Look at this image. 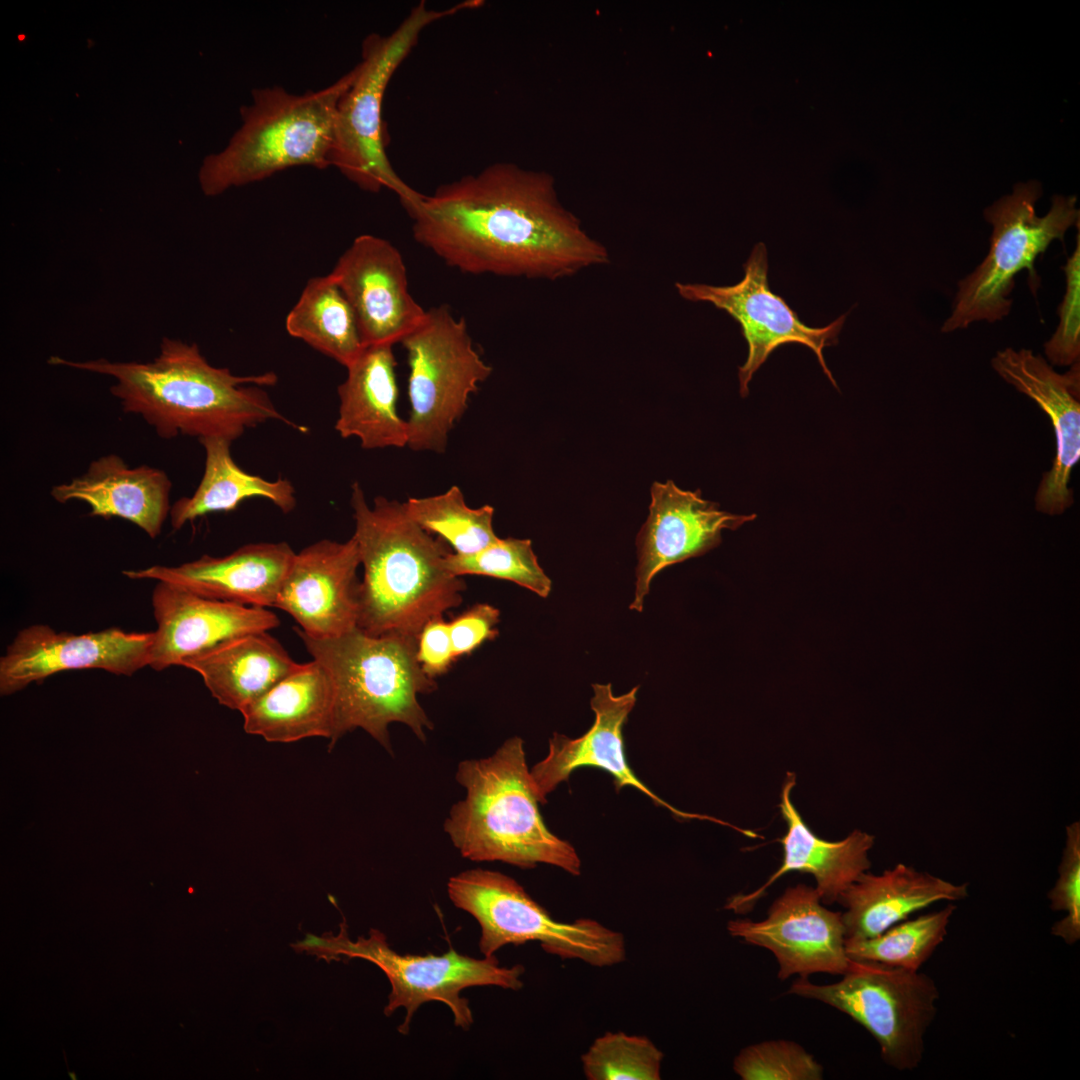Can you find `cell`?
<instances>
[{"label":"cell","instance_id":"cell-1","mask_svg":"<svg viewBox=\"0 0 1080 1080\" xmlns=\"http://www.w3.org/2000/svg\"><path fill=\"white\" fill-rule=\"evenodd\" d=\"M408 214L414 239L467 274L557 280L610 262L561 203L553 177L513 163L441 185Z\"/></svg>","mask_w":1080,"mask_h":1080},{"label":"cell","instance_id":"cell-2","mask_svg":"<svg viewBox=\"0 0 1080 1080\" xmlns=\"http://www.w3.org/2000/svg\"><path fill=\"white\" fill-rule=\"evenodd\" d=\"M48 363L112 377L110 391L123 411L140 415L164 439L187 435L233 442L269 420L306 430L281 414L262 389L276 384L274 372L235 375L211 365L196 343L164 337L150 362L51 356Z\"/></svg>","mask_w":1080,"mask_h":1080},{"label":"cell","instance_id":"cell-3","mask_svg":"<svg viewBox=\"0 0 1080 1080\" xmlns=\"http://www.w3.org/2000/svg\"><path fill=\"white\" fill-rule=\"evenodd\" d=\"M350 505L363 566L357 627L418 638L429 621L463 601L466 585L446 568V543L421 528L404 503L377 496L370 506L358 482Z\"/></svg>","mask_w":1080,"mask_h":1080},{"label":"cell","instance_id":"cell-4","mask_svg":"<svg viewBox=\"0 0 1080 1080\" xmlns=\"http://www.w3.org/2000/svg\"><path fill=\"white\" fill-rule=\"evenodd\" d=\"M455 778L466 796L451 807L444 830L464 858L523 869L548 864L580 874L575 848L550 832L539 812L520 737L508 738L486 758L461 761Z\"/></svg>","mask_w":1080,"mask_h":1080},{"label":"cell","instance_id":"cell-5","mask_svg":"<svg viewBox=\"0 0 1080 1080\" xmlns=\"http://www.w3.org/2000/svg\"><path fill=\"white\" fill-rule=\"evenodd\" d=\"M312 659L328 671L334 688L332 749L346 733L360 728L393 754L389 725L402 723L422 742L433 723L418 695L436 690L417 659L418 638L397 633L373 636L353 630L315 638L294 628Z\"/></svg>","mask_w":1080,"mask_h":1080},{"label":"cell","instance_id":"cell-6","mask_svg":"<svg viewBox=\"0 0 1080 1080\" xmlns=\"http://www.w3.org/2000/svg\"><path fill=\"white\" fill-rule=\"evenodd\" d=\"M354 68L318 91L293 94L280 86L255 89L242 124L220 153L205 159L202 191L215 196L296 166H330L337 105Z\"/></svg>","mask_w":1080,"mask_h":1080},{"label":"cell","instance_id":"cell-7","mask_svg":"<svg viewBox=\"0 0 1080 1080\" xmlns=\"http://www.w3.org/2000/svg\"><path fill=\"white\" fill-rule=\"evenodd\" d=\"M479 5L477 0H468L448 9L433 10L421 2L389 35L373 34L365 39L362 59L354 67V79L337 105L330 166L362 190L393 191L406 211L420 200L422 194L397 175L385 151L382 120L385 90L426 27Z\"/></svg>","mask_w":1080,"mask_h":1080},{"label":"cell","instance_id":"cell-8","mask_svg":"<svg viewBox=\"0 0 1080 1080\" xmlns=\"http://www.w3.org/2000/svg\"><path fill=\"white\" fill-rule=\"evenodd\" d=\"M1042 194L1036 181L1018 183L1013 192L987 207L984 217L992 227L990 248L983 261L958 283L950 316L941 332L965 329L978 321L1002 320L1011 311L1010 294L1015 276L1028 272V285L1036 296L1041 279L1035 261L1055 240L1063 241L1069 228L1079 224L1075 196L1055 195L1045 216L1036 214Z\"/></svg>","mask_w":1080,"mask_h":1080},{"label":"cell","instance_id":"cell-9","mask_svg":"<svg viewBox=\"0 0 1080 1080\" xmlns=\"http://www.w3.org/2000/svg\"><path fill=\"white\" fill-rule=\"evenodd\" d=\"M297 952L329 961L340 956L361 958L377 965L387 976L391 992L384 1014L390 1016L398 1008H404L406 1016L398 1031L406 1035L414 1013L424 1003L439 1001L449 1007L455 1026L467 1030L473 1023L468 999L461 992L473 986H498L519 990L523 986L522 965L502 967L495 956L473 958L454 949L441 955H411L395 952L387 943L385 935L371 929L368 937H358L353 942L347 934L346 923L340 925L338 935L323 936L306 934L303 941L292 944Z\"/></svg>","mask_w":1080,"mask_h":1080},{"label":"cell","instance_id":"cell-10","mask_svg":"<svg viewBox=\"0 0 1080 1080\" xmlns=\"http://www.w3.org/2000/svg\"><path fill=\"white\" fill-rule=\"evenodd\" d=\"M451 902L469 913L481 928L479 950L485 957L508 944L537 941L548 953L604 967L625 960L624 936L603 924L582 918L558 922L506 874L470 869L447 883Z\"/></svg>","mask_w":1080,"mask_h":1080},{"label":"cell","instance_id":"cell-11","mask_svg":"<svg viewBox=\"0 0 1080 1080\" xmlns=\"http://www.w3.org/2000/svg\"><path fill=\"white\" fill-rule=\"evenodd\" d=\"M841 976L831 984L798 977L787 993L848 1015L877 1041L888 1066L898 1071L916 1069L937 1013L940 994L934 980L919 971L854 960Z\"/></svg>","mask_w":1080,"mask_h":1080},{"label":"cell","instance_id":"cell-12","mask_svg":"<svg viewBox=\"0 0 1080 1080\" xmlns=\"http://www.w3.org/2000/svg\"><path fill=\"white\" fill-rule=\"evenodd\" d=\"M401 343L409 366L407 447L442 453L470 395L492 368L474 348L465 319L456 318L447 305L427 309Z\"/></svg>","mask_w":1080,"mask_h":1080},{"label":"cell","instance_id":"cell-13","mask_svg":"<svg viewBox=\"0 0 1080 1080\" xmlns=\"http://www.w3.org/2000/svg\"><path fill=\"white\" fill-rule=\"evenodd\" d=\"M743 268L742 280L730 286L675 284L682 298L692 302H709L728 313L740 325L748 344L746 362L738 369L741 396L748 395V384L752 376L769 355L786 343H799L809 347L815 353L823 372L837 387L826 365L823 349L837 344L846 314L824 327L804 324L786 301L771 291L768 282L767 250L763 243L754 246Z\"/></svg>","mask_w":1080,"mask_h":1080},{"label":"cell","instance_id":"cell-14","mask_svg":"<svg viewBox=\"0 0 1080 1080\" xmlns=\"http://www.w3.org/2000/svg\"><path fill=\"white\" fill-rule=\"evenodd\" d=\"M727 930L732 937L771 951L781 981L792 975H842L851 962L841 912L826 908L815 887L805 884L788 887L771 904L765 919H734L727 923Z\"/></svg>","mask_w":1080,"mask_h":1080},{"label":"cell","instance_id":"cell-15","mask_svg":"<svg viewBox=\"0 0 1080 1080\" xmlns=\"http://www.w3.org/2000/svg\"><path fill=\"white\" fill-rule=\"evenodd\" d=\"M154 632L109 628L74 634L45 624L19 631L0 658V693L14 694L34 682L74 669H101L131 676L149 666Z\"/></svg>","mask_w":1080,"mask_h":1080},{"label":"cell","instance_id":"cell-16","mask_svg":"<svg viewBox=\"0 0 1080 1080\" xmlns=\"http://www.w3.org/2000/svg\"><path fill=\"white\" fill-rule=\"evenodd\" d=\"M329 274L354 311L365 347L401 343L425 317L409 291L402 255L386 239L356 237Z\"/></svg>","mask_w":1080,"mask_h":1080},{"label":"cell","instance_id":"cell-17","mask_svg":"<svg viewBox=\"0 0 1080 1080\" xmlns=\"http://www.w3.org/2000/svg\"><path fill=\"white\" fill-rule=\"evenodd\" d=\"M992 368L1017 391L1032 399L1049 417L1056 439V456L1035 495L1037 511L1062 514L1074 503L1069 481L1080 458L1079 361L1059 374L1029 349L1006 348L991 360Z\"/></svg>","mask_w":1080,"mask_h":1080},{"label":"cell","instance_id":"cell-18","mask_svg":"<svg viewBox=\"0 0 1080 1080\" xmlns=\"http://www.w3.org/2000/svg\"><path fill=\"white\" fill-rule=\"evenodd\" d=\"M755 518L720 510L717 503L703 499L699 489L682 490L672 480L654 482L649 515L636 538V589L630 609L642 611L650 583L661 570L705 554L721 543L723 530Z\"/></svg>","mask_w":1080,"mask_h":1080},{"label":"cell","instance_id":"cell-19","mask_svg":"<svg viewBox=\"0 0 1080 1080\" xmlns=\"http://www.w3.org/2000/svg\"><path fill=\"white\" fill-rule=\"evenodd\" d=\"M360 565L353 536L345 542H315L295 554L274 607L294 618L308 636L343 635L358 625Z\"/></svg>","mask_w":1080,"mask_h":1080},{"label":"cell","instance_id":"cell-20","mask_svg":"<svg viewBox=\"0 0 1080 1080\" xmlns=\"http://www.w3.org/2000/svg\"><path fill=\"white\" fill-rule=\"evenodd\" d=\"M152 606L157 629L149 666L156 671L181 666L184 659L230 638L280 624L266 608L206 598L162 581L153 589Z\"/></svg>","mask_w":1080,"mask_h":1080},{"label":"cell","instance_id":"cell-21","mask_svg":"<svg viewBox=\"0 0 1080 1080\" xmlns=\"http://www.w3.org/2000/svg\"><path fill=\"white\" fill-rule=\"evenodd\" d=\"M592 687L591 709L595 713V722L591 728L576 739L554 733L549 739L548 754L530 769L540 803H546L547 795L567 780L574 770L592 766L610 773L617 789L634 787L679 817L705 818L679 811L663 801L640 781L628 765L622 729L636 703L638 687L620 696L613 694L610 683L593 684Z\"/></svg>","mask_w":1080,"mask_h":1080},{"label":"cell","instance_id":"cell-22","mask_svg":"<svg viewBox=\"0 0 1080 1080\" xmlns=\"http://www.w3.org/2000/svg\"><path fill=\"white\" fill-rule=\"evenodd\" d=\"M295 552L286 542L251 543L223 557H202L179 566L125 570L130 579L167 582L200 596L247 606L274 607Z\"/></svg>","mask_w":1080,"mask_h":1080},{"label":"cell","instance_id":"cell-23","mask_svg":"<svg viewBox=\"0 0 1080 1080\" xmlns=\"http://www.w3.org/2000/svg\"><path fill=\"white\" fill-rule=\"evenodd\" d=\"M795 783V773L787 772L779 804L787 824V833L779 840L783 846L781 866L756 890L729 899L726 909L740 914L749 912L775 881L792 871L811 874L821 902L831 905L861 874L869 870V852L874 845V836L858 829L839 841H827L816 836L791 800Z\"/></svg>","mask_w":1080,"mask_h":1080},{"label":"cell","instance_id":"cell-24","mask_svg":"<svg viewBox=\"0 0 1080 1080\" xmlns=\"http://www.w3.org/2000/svg\"><path fill=\"white\" fill-rule=\"evenodd\" d=\"M171 487L163 470L130 468L120 456L107 454L93 460L81 476L53 486L51 496L59 503L82 501L92 516L122 518L156 538L170 513Z\"/></svg>","mask_w":1080,"mask_h":1080},{"label":"cell","instance_id":"cell-25","mask_svg":"<svg viewBox=\"0 0 1080 1080\" xmlns=\"http://www.w3.org/2000/svg\"><path fill=\"white\" fill-rule=\"evenodd\" d=\"M968 897V884H956L898 863L881 874L864 872L839 897L846 940L874 937L910 915L941 901Z\"/></svg>","mask_w":1080,"mask_h":1080},{"label":"cell","instance_id":"cell-26","mask_svg":"<svg viewBox=\"0 0 1080 1080\" xmlns=\"http://www.w3.org/2000/svg\"><path fill=\"white\" fill-rule=\"evenodd\" d=\"M393 346H367L338 387L335 429L356 437L364 449L407 446V423L397 412L398 386Z\"/></svg>","mask_w":1080,"mask_h":1080},{"label":"cell","instance_id":"cell-27","mask_svg":"<svg viewBox=\"0 0 1080 1080\" xmlns=\"http://www.w3.org/2000/svg\"><path fill=\"white\" fill-rule=\"evenodd\" d=\"M335 695L326 668L312 659L278 681L241 711L246 733L268 742L305 738L329 740L334 727Z\"/></svg>","mask_w":1080,"mask_h":1080},{"label":"cell","instance_id":"cell-28","mask_svg":"<svg viewBox=\"0 0 1080 1080\" xmlns=\"http://www.w3.org/2000/svg\"><path fill=\"white\" fill-rule=\"evenodd\" d=\"M267 632L230 638L181 666L197 672L219 704L241 712L299 664Z\"/></svg>","mask_w":1080,"mask_h":1080},{"label":"cell","instance_id":"cell-29","mask_svg":"<svg viewBox=\"0 0 1080 1080\" xmlns=\"http://www.w3.org/2000/svg\"><path fill=\"white\" fill-rule=\"evenodd\" d=\"M205 451V466L201 481L189 497L177 500L170 509L173 529L187 522L216 512H229L249 498L270 500L283 513L296 506V492L288 479L266 480L247 473L233 460L232 441L221 437L200 439Z\"/></svg>","mask_w":1080,"mask_h":1080},{"label":"cell","instance_id":"cell-30","mask_svg":"<svg viewBox=\"0 0 1080 1080\" xmlns=\"http://www.w3.org/2000/svg\"><path fill=\"white\" fill-rule=\"evenodd\" d=\"M285 327L290 336L345 368L365 348L354 311L330 274L308 280Z\"/></svg>","mask_w":1080,"mask_h":1080},{"label":"cell","instance_id":"cell-31","mask_svg":"<svg viewBox=\"0 0 1080 1080\" xmlns=\"http://www.w3.org/2000/svg\"><path fill=\"white\" fill-rule=\"evenodd\" d=\"M956 910L949 903L940 910L905 919L882 933L862 940H846L849 959L919 971L944 941Z\"/></svg>","mask_w":1080,"mask_h":1080},{"label":"cell","instance_id":"cell-32","mask_svg":"<svg viewBox=\"0 0 1080 1080\" xmlns=\"http://www.w3.org/2000/svg\"><path fill=\"white\" fill-rule=\"evenodd\" d=\"M408 515L424 530L436 534L453 553L472 554L496 542L494 508L484 505L469 507L458 486L446 492L403 502Z\"/></svg>","mask_w":1080,"mask_h":1080},{"label":"cell","instance_id":"cell-33","mask_svg":"<svg viewBox=\"0 0 1080 1080\" xmlns=\"http://www.w3.org/2000/svg\"><path fill=\"white\" fill-rule=\"evenodd\" d=\"M445 565L455 576L479 575L508 580L542 598L548 597L552 581L539 565L531 540L499 538L472 554L449 552Z\"/></svg>","mask_w":1080,"mask_h":1080},{"label":"cell","instance_id":"cell-34","mask_svg":"<svg viewBox=\"0 0 1080 1080\" xmlns=\"http://www.w3.org/2000/svg\"><path fill=\"white\" fill-rule=\"evenodd\" d=\"M663 1052L647 1037L607 1032L581 1057L589 1080H659Z\"/></svg>","mask_w":1080,"mask_h":1080},{"label":"cell","instance_id":"cell-35","mask_svg":"<svg viewBox=\"0 0 1080 1080\" xmlns=\"http://www.w3.org/2000/svg\"><path fill=\"white\" fill-rule=\"evenodd\" d=\"M733 1070L742 1080H821L823 1066L797 1042L767 1040L744 1047Z\"/></svg>","mask_w":1080,"mask_h":1080},{"label":"cell","instance_id":"cell-36","mask_svg":"<svg viewBox=\"0 0 1080 1080\" xmlns=\"http://www.w3.org/2000/svg\"><path fill=\"white\" fill-rule=\"evenodd\" d=\"M1050 909L1065 916L1051 927V934L1073 945L1080 939V823L1066 827V842L1058 878L1048 892Z\"/></svg>","mask_w":1080,"mask_h":1080},{"label":"cell","instance_id":"cell-37","mask_svg":"<svg viewBox=\"0 0 1080 1080\" xmlns=\"http://www.w3.org/2000/svg\"><path fill=\"white\" fill-rule=\"evenodd\" d=\"M1066 290L1058 308L1059 324L1044 344L1047 359L1053 365L1071 366L1080 356V234L1072 255L1063 267Z\"/></svg>","mask_w":1080,"mask_h":1080},{"label":"cell","instance_id":"cell-38","mask_svg":"<svg viewBox=\"0 0 1080 1080\" xmlns=\"http://www.w3.org/2000/svg\"><path fill=\"white\" fill-rule=\"evenodd\" d=\"M500 611L487 603H477L449 622L455 658L469 655L498 635Z\"/></svg>","mask_w":1080,"mask_h":1080},{"label":"cell","instance_id":"cell-39","mask_svg":"<svg viewBox=\"0 0 1080 1080\" xmlns=\"http://www.w3.org/2000/svg\"><path fill=\"white\" fill-rule=\"evenodd\" d=\"M417 659L424 673L435 678L446 673L456 660L449 631L443 617L429 621L418 636Z\"/></svg>","mask_w":1080,"mask_h":1080}]
</instances>
